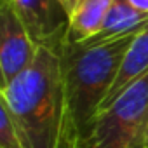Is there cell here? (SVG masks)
Returning a JSON list of instances; mask_svg holds the SVG:
<instances>
[{"label":"cell","instance_id":"cell-1","mask_svg":"<svg viewBox=\"0 0 148 148\" xmlns=\"http://www.w3.org/2000/svg\"><path fill=\"white\" fill-rule=\"evenodd\" d=\"M0 105L11 113L23 148H75L59 49L40 45L32 66L0 87Z\"/></svg>","mask_w":148,"mask_h":148},{"label":"cell","instance_id":"cell-2","mask_svg":"<svg viewBox=\"0 0 148 148\" xmlns=\"http://www.w3.org/2000/svg\"><path fill=\"white\" fill-rule=\"evenodd\" d=\"M134 37L136 33L103 44H75L66 37L59 47L68 122L75 148L94 124Z\"/></svg>","mask_w":148,"mask_h":148},{"label":"cell","instance_id":"cell-3","mask_svg":"<svg viewBox=\"0 0 148 148\" xmlns=\"http://www.w3.org/2000/svg\"><path fill=\"white\" fill-rule=\"evenodd\" d=\"M148 75L98 113L79 148H145Z\"/></svg>","mask_w":148,"mask_h":148},{"label":"cell","instance_id":"cell-4","mask_svg":"<svg viewBox=\"0 0 148 148\" xmlns=\"http://www.w3.org/2000/svg\"><path fill=\"white\" fill-rule=\"evenodd\" d=\"M38 47L18 12L0 0V87L11 84L32 66Z\"/></svg>","mask_w":148,"mask_h":148},{"label":"cell","instance_id":"cell-5","mask_svg":"<svg viewBox=\"0 0 148 148\" xmlns=\"http://www.w3.org/2000/svg\"><path fill=\"white\" fill-rule=\"evenodd\" d=\"M21 18L38 45L59 49L66 38L68 16L56 0H4Z\"/></svg>","mask_w":148,"mask_h":148},{"label":"cell","instance_id":"cell-6","mask_svg":"<svg viewBox=\"0 0 148 148\" xmlns=\"http://www.w3.org/2000/svg\"><path fill=\"white\" fill-rule=\"evenodd\" d=\"M145 75H148V26H145L141 32H138L136 37L132 38V42L122 59V64L119 68L115 82H113L99 112L108 108L120 94H124L131 86H134Z\"/></svg>","mask_w":148,"mask_h":148},{"label":"cell","instance_id":"cell-7","mask_svg":"<svg viewBox=\"0 0 148 148\" xmlns=\"http://www.w3.org/2000/svg\"><path fill=\"white\" fill-rule=\"evenodd\" d=\"M148 26V16L134 9L127 0H113L101 30L84 44H103L127 35H134Z\"/></svg>","mask_w":148,"mask_h":148},{"label":"cell","instance_id":"cell-8","mask_svg":"<svg viewBox=\"0 0 148 148\" xmlns=\"http://www.w3.org/2000/svg\"><path fill=\"white\" fill-rule=\"evenodd\" d=\"M112 2L113 0H79L68 19L66 37L75 44L91 40L101 30Z\"/></svg>","mask_w":148,"mask_h":148},{"label":"cell","instance_id":"cell-9","mask_svg":"<svg viewBox=\"0 0 148 148\" xmlns=\"http://www.w3.org/2000/svg\"><path fill=\"white\" fill-rule=\"evenodd\" d=\"M0 148H23L19 132L4 105H0Z\"/></svg>","mask_w":148,"mask_h":148},{"label":"cell","instance_id":"cell-10","mask_svg":"<svg viewBox=\"0 0 148 148\" xmlns=\"http://www.w3.org/2000/svg\"><path fill=\"white\" fill-rule=\"evenodd\" d=\"M56 2L61 5V9L66 12V16H68V19H70V16H71V12L75 11V7H77V4H79V0H56Z\"/></svg>","mask_w":148,"mask_h":148},{"label":"cell","instance_id":"cell-11","mask_svg":"<svg viewBox=\"0 0 148 148\" xmlns=\"http://www.w3.org/2000/svg\"><path fill=\"white\" fill-rule=\"evenodd\" d=\"M127 2H129L134 9H138L139 12H143V14L148 16V0H127Z\"/></svg>","mask_w":148,"mask_h":148},{"label":"cell","instance_id":"cell-12","mask_svg":"<svg viewBox=\"0 0 148 148\" xmlns=\"http://www.w3.org/2000/svg\"><path fill=\"white\" fill-rule=\"evenodd\" d=\"M145 148H148V122H146V131H145Z\"/></svg>","mask_w":148,"mask_h":148}]
</instances>
